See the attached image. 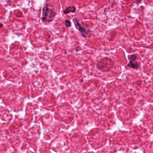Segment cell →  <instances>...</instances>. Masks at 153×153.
Segmentation results:
<instances>
[{"label":"cell","instance_id":"7","mask_svg":"<svg viewBox=\"0 0 153 153\" xmlns=\"http://www.w3.org/2000/svg\"><path fill=\"white\" fill-rule=\"evenodd\" d=\"M2 27H3V25H2V24H0V29H1Z\"/></svg>","mask_w":153,"mask_h":153},{"label":"cell","instance_id":"2","mask_svg":"<svg viewBox=\"0 0 153 153\" xmlns=\"http://www.w3.org/2000/svg\"><path fill=\"white\" fill-rule=\"evenodd\" d=\"M73 22L75 25V27L76 28L77 30H78L80 33L81 35L84 37H87L88 36V33H90V30L88 29H86L85 27L81 25L79 23L76 19H73Z\"/></svg>","mask_w":153,"mask_h":153},{"label":"cell","instance_id":"5","mask_svg":"<svg viewBox=\"0 0 153 153\" xmlns=\"http://www.w3.org/2000/svg\"><path fill=\"white\" fill-rule=\"evenodd\" d=\"M71 23L69 20H66V21H65V25L66 26V27H70L71 26Z\"/></svg>","mask_w":153,"mask_h":153},{"label":"cell","instance_id":"6","mask_svg":"<svg viewBox=\"0 0 153 153\" xmlns=\"http://www.w3.org/2000/svg\"><path fill=\"white\" fill-rule=\"evenodd\" d=\"M137 57L136 55L134 54V55H131V61H135L136 59H137Z\"/></svg>","mask_w":153,"mask_h":153},{"label":"cell","instance_id":"1","mask_svg":"<svg viewBox=\"0 0 153 153\" xmlns=\"http://www.w3.org/2000/svg\"><path fill=\"white\" fill-rule=\"evenodd\" d=\"M56 15V13L54 8L50 5H46L43 10L42 20L44 22H51L54 19Z\"/></svg>","mask_w":153,"mask_h":153},{"label":"cell","instance_id":"3","mask_svg":"<svg viewBox=\"0 0 153 153\" xmlns=\"http://www.w3.org/2000/svg\"><path fill=\"white\" fill-rule=\"evenodd\" d=\"M76 9L75 7L71 6V7H69L67 8L63 12H64L65 14H69V13H71V12L74 13L76 12Z\"/></svg>","mask_w":153,"mask_h":153},{"label":"cell","instance_id":"8","mask_svg":"<svg viewBox=\"0 0 153 153\" xmlns=\"http://www.w3.org/2000/svg\"><path fill=\"white\" fill-rule=\"evenodd\" d=\"M108 1H109V2H113V0H108Z\"/></svg>","mask_w":153,"mask_h":153},{"label":"cell","instance_id":"4","mask_svg":"<svg viewBox=\"0 0 153 153\" xmlns=\"http://www.w3.org/2000/svg\"><path fill=\"white\" fill-rule=\"evenodd\" d=\"M134 62L135 61H131L129 64H128V66H130V67L133 68H137L138 67V64H137V63L136 62Z\"/></svg>","mask_w":153,"mask_h":153}]
</instances>
